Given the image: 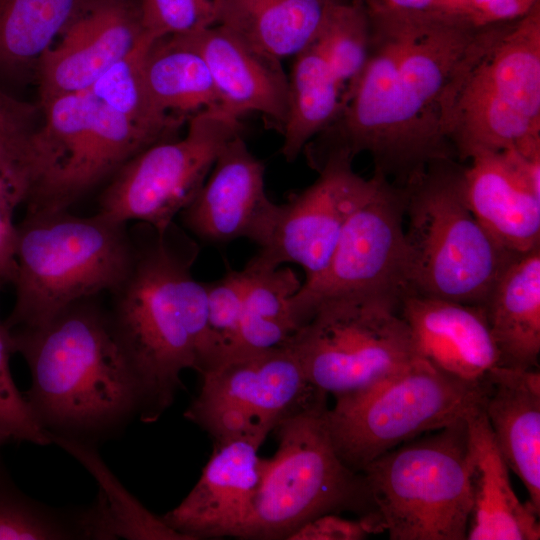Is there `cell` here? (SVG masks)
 I'll return each mask as SVG.
<instances>
[{
	"label": "cell",
	"instance_id": "44dd1931",
	"mask_svg": "<svg viewBox=\"0 0 540 540\" xmlns=\"http://www.w3.org/2000/svg\"><path fill=\"white\" fill-rule=\"evenodd\" d=\"M182 36L206 61L227 115L240 121L249 113H258L282 131L289 107V79L281 60L249 46L218 25Z\"/></svg>",
	"mask_w": 540,
	"mask_h": 540
},
{
	"label": "cell",
	"instance_id": "836d02e7",
	"mask_svg": "<svg viewBox=\"0 0 540 540\" xmlns=\"http://www.w3.org/2000/svg\"><path fill=\"white\" fill-rule=\"evenodd\" d=\"M83 536L78 517L67 521L0 481V540L69 539Z\"/></svg>",
	"mask_w": 540,
	"mask_h": 540
},
{
	"label": "cell",
	"instance_id": "7a4b0ae2",
	"mask_svg": "<svg viewBox=\"0 0 540 540\" xmlns=\"http://www.w3.org/2000/svg\"><path fill=\"white\" fill-rule=\"evenodd\" d=\"M130 231L132 261L107 313L138 383V412L153 422L172 404L181 373L206 366L207 290L192 275L198 244L178 224L136 222Z\"/></svg>",
	"mask_w": 540,
	"mask_h": 540
},
{
	"label": "cell",
	"instance_id": "e0dca14e",
	"mask_svg": "<svg viewBox=\"0 0 540 540\" xmlns=\"http://www.w3.org/2000/svg\"><path fill=\"white\" fill-rule=\"evenodd\" d=\"M265 167L241 134L218 155L206 181L180 213L192 234L209 243L246 238L262 247L274 224L278 204L265 190Z\"/></svg>",
	"mask_w": 540,
	"mask_h": 540
},
{
	"label": "cell",
	"instance_id": "ab89813d",
	"mask_svg": "<svg viewBox=\"0 0 540 540\" xmlns=\"http://www.w3.org/2000/svg\"><path fill=\"white\" fill-rule=\"evenodd\" d=\"M27 177L23 160L0 144V202L19 206L24 203Z\"/></svg>",
	"mask_w": 540,
	"mask_h": 540
},
{
	"label": "cell",
	"instance_id": "d590c367",
	"mask_svg": "<svg viewBox=\"0 0 540 540\" xmlns=\"http://www.w3.org/2000/svg\"><path fill=\"white\" fill-rule=\"evenodd\" d=\"M138 9L143 33L154 41L214 25L213 0H140Z\"/></svg>",
	"mask_w": 540,
	"mask_h": 540
},
{
	"label": "cell",
	"instance_id": "9c48e42d",
	"mask_svg": "<svg viewBox=\"0 0 540 540\" xmlns=\"http://www.w3.org/2000/svg\"><path fill=\"white\" fill-rule=\"evenodd\" d=\"M401 299L365 292L319 303L286 344L310 384L339 398L375 386L416 360Z\"/></svg>",
	"mask_w": 540,
	"mask_h": 540
},
{
	"label": "cell",
	"instance_id": "ee69618b",
	"mask_svg": "<svg viewBox=\"0 0 540 540\" xmlns=\"http://www.w3.org/2000/svg\"><path fill=\"white\" fill-rule=\"evenodd\" d=\"M3 284H5V283L0 281V289H1V286H3Z\"/></svg>",
	"mask_w": 540,
	"mask_h": 540
},
{
	"label": "cell",
	"instance_id": "8fae6325",
	"mask_svg": "<svg viewBox=\"0 0 540 540\" xmlns=\"http://www.w3.org/2000/svg\"><path fill=\"white\" fill-rule=\"evenodd\" d=\"M450 142L461 159L540 143V4L514 20L472 71Z\"/></svg>",
	"mask_w": 540,
	"mask_h": 540
},
{
	"label": "cell",
	"instance_id": "4dcf8cb0",
	"mask_svg": "<svg viewBox=\"0 0 540 540\" xmlns=\"http://www.w3.org/2000/svg\"><path fill=\"white\" fill-rule=\"evenodd\" d=\"M153 41L143 33L135 48L105 71L87 91L154 142H159L171 139L179 120L154 105L145 83L143 61Z\"/></svg>",
	"mask_w": 540,
	"mask_h": 540
},
{
	"label": "cell",
	"instance_id": "4316f807",
	"mask_svg": "<svg viewBox=\"0 0 540 540\" xmlns=\"http://www.w3.org/2000/svg\"><path fill=\"white\" fill-rule=\"evenodd\" d=\"M289 79V107L281 154L292 162L312 138L339 117L344 91L318 46L313 42L295 56Z\"/></svg>",
	"mask_w": 540,
	"mask_h": 540
},
{
	"label": "cell",
	"instance_id": "f546056e",
	"mask_svg": "<svg viewBox=\"0 0 540 540\" xmlns=\"http://www.w3.org/2000/svg\"><path fill=\"white\" fill-rule=\"evenodd\" d=\"M51 441L77 457L113 496L104 497L91 511L80 515L86 536L111 538L121 536L133 539L189 540L185 535L168 526L162 517L147 511L133 497L116 484L112 489V476L89 447L78 440L48 433Z\"/></svg>",
	"mask_w": 540,
	"mask_h": 540
},
{
	"label": "cell",
	"instance_id": "9a60e30c",
	"mask_svg": "<svg viewBox=\"0 0 540 540\" xmlns=\"http://www.w3.org/2000/svg\"><path fill=\"white\" fill-rule=\"evenodd\" d=\"M353 158L344 150H328L310 159L317 179L278 204L271 233L254 255L258 261L272 267L297 264L304 282L324 271L350 216L386 179L378 173L360 176Z\"/></svg>",
	"mask_w": 540,
	"mask_h": 540
},
{
	"label": "cell",
	"instance_id": "7c38bea8",
	"mask_svg": "<svg viewBox=\"0 0 540 540\" xmlns=\"http://www.w3.org/2000/svg\"><path fill=\"white\" fill-rule=\"evenodd\" d=\"M239 134L240 121L223 112L192 116L182 138L148 146L110 178L98 212L125 224L166 228L192 202L224 146Z\"/></svg>",
	"mask_w": 540,
	"mask_h": 540
},
{
	"label": "cell",
	"instance_id": "1f68e13d",
	"mask_svg": "<svg viewBox=\"0 0 540 540\" xmlns=\"http://www.w3.org/2000/svg\"><path fill=\"white\" fill-rule=\"evenodd\" d=\"M370 42V18L364 2L331 0L314 43L344 91V106L367 64Z\"/></svg>",
	"mask_w": 540,
	"mask_h": 540
},
{
	"label": "cell",
	"instance_id": "d6a6232c",
	"mask_svg": "<svg viewBox=\"0 0 540 540\" xmlns=\"http://www.w3.org/2000/svg\"><path fill=\"white\" fill-rule=\"evenodd\" d=\"M205 286L208 358L201 373L238 354L245 272L229 269L221 278L205 283Z\"/></svg>",
	"mask_w": 540,
	"mask_h": 540
},
{
	"label": "cell",
	"instance_id": "d6986e66",
	"mask_svg": "<svg viewBox=\"0 0 540 540\" xmlns=\"http://www.w3.org/2000/svg\"><path fill=\"white\" fill-rule=\"evenodd\" d=\"M263 442L250 436L215 441L199 480L179 505L162 516L165 523L189 540L236 538L264 471L265 459L258 454Z\"/></svg>",
	"mask_w": 540,
	"mask_h": 540
},
{
	"label": "cell",
	"instance_id": "484cf974",
	"mask_svg": "<svg viewBox=\"0 0 540 540\" xmlns=\"http://www.w3.org/2000/svg\"><path fill=\"white\" fill-rule=\"evenodd\" d=\"M143 72L149 95L162 113L190 118L203 111L225 113L206 61L185 36L153 41Z\"/></svg>",
	"mask_w": 540,
	"mask_h": 540
},
{
	"label": "cell",
	"instance_id": "f1b7e54d",
	"mask_svg": "<svg viewBox=\"0 0 540 540\" xmlns=\"http://www.w3.org/2000/svg\"><path fill=\"white\" fill-rule=\"evenodd\" d=\"M90 0H0V71L37 64Z\"/></svg>",
	"mask_w": 540,
	"mask_h": 540
},
{
	"label": "cell",
	"instance_id": "ba28073f",
	"mask_svg": "<svg viewBox=\"0 0 540 540\" xmlns=\"http://www.w3.org/2000/svg\"><path fill=\"white\" fill-rule=\"evenodd\" d=\"M25 157V213L65 211L156 143L88 91L41 103Z\"/></svg>",
	"mask_w": 540,
	"mask_h": 540
},
{
	"label": "cell",
	"instance_id": "e575fe53",
	"mask_svg": "<svg viewBox=\"0 0 540 540\" xmlns=\"http://www.w3.org/2000/svg\"><path fill=\"white\" fill-rule=\"evenodd\" d=\"M15 353L11 330L0 319V423L12 439L38 445L51 442L48 431L41 425L27 399L13 380L9 361Z\"/></svg>",
	"mask_w": 540,
	"mask_h": 540
},
{
	"label": "cell",
	"instance_id": "8d00e7d4",
	"mask_svg": "<svg viewBox=\"0 0 540 540\" xmlns=\"http://www.w3.org/2000/svg\"><path fill=\"white\" fill-rule=\"evenodd\" d=\"M383 531L375 513L366 514L357 520L328 513L302 525L288 540H360Z\"/></svg>",
	"mask_w": 540,
	"mask_h": 540
},
{
	"label": "cell",
	"instance_id": "5b68a950",
	"mask_svg": "<svg viewBox=\"0 0 540 540\" xmlns=\"http://www.w3.org/2000/svg\"><path fill=\"white\" fill-rule=\"evenodd\" d=\"M463 167L433 162L404 188L410 293L483 306L515 255L498 245L466 201Z\"/></svg>",
	"mask_w": 540,
	"mask_h": 540
},
{
	"label": "cell",
	"instance_id": "ffe728a7",
	"mask_svg": "<svg viewBox=\"0 0 540 540\" xmlns=\"http://www.w3.org/2000/svg\"><path fill=\"white\" fill-rule=\"evenodd\" d=\"M418 358L468 383H481L500 353L484 306L414 293L401 299Z\"/></svg>",
	"mask_w": 540,
	"mask_h": 540
},
{
	"label": "cell",
	"instance_id": "f35d334b",
	"mask_svg": "<svg viewBox=\"0 0 540 540\" xmlns=\"http://www.w3.org/2000/svg\"><path fill=\"white\" fill-rule=\"evenodd\" d=\"M462 15L477 25L510 22L527 15L540 0H458Z\"/></svg>",
	"mask_w": 540,
	"mask_h": 540
},
{
	"label": "cell",
	"instance_id": "2e32d148",
	"mask_svg": "<svg viewBox=\"0 0 540 540\" xmlns=\"http://www.w3.org/2000/svg\"><path fill=\"white\" fill-rule=\"evenodd\" d=\"M462 178L469 208L498 245L512 254L540 247V147L474 154Z\"/></svg>",
	"mask_w": 540,
	"mask_h": 540
},
{
	"label": "cell",
	"instance_id": "52a82bcc",
	"mask_svg": "<svg viewBox=\"0 0 540 540\" xmlns=\"http://www.w3.org/2000/svg\"><path fill=\"white\" fill-rule=\"evenodd\" d=\"M466 416L371 461L362 474L391 540H465L472 509Z\"/></svg>",
	"mask_w": 540,
	"mask_h": 540
},
{
	"label": "cell",
	"instance_id": "6da1fadb",
	"mask_svg": "<svg viewBox=\"0 0 540 540\" xmlns=\"http://www.w3.org/2000/svg\"><path fill=\"white\" fill-rule=\"evenodd\" d=\"M367 11V64L325 131L331 141L309 156L366 152L375 173L405 186L433 162L453 159L450 129L461 92L513 21L477 25L456 13Z\"/></svg>",
	"mask_w": 540,
	"mask_h": 540
},
{
	"label": "cell",
	"instance_id": "5bb4252c",
	"mask_svg": "<svg viewBox=\"0 0 540 540\" xmlns=\"http://www.w3.org/2000/svg\"><path fill=\"white\" fill-rule=\"evenodd\" d=\"M404 188L384 179L348 219L333 255L292 300L298 329L324 300L354 293H410L404 239Z\"/></svg>",
	"mask_w": 540,
	"mask_h": 540
},
{
	"label": "cell",
	"instance_id": "4fadbf2b",
	"mask_svg": "<svg viewBox=\"0 0 540 540\" xmlns=\"http://www.w3.org/2000/svg\"><path fill=\"white\" fill-rule=\"evenodd\" d=\"M200 375V390L185 417L213 442L247 436L265 440L318 392L286 345L236 354Z\"/></svg>",
	"mask_w": 540,
	"mask_h": 540
},
{
	"label": "cell",
	"instance_id": "cb8c5ba5",
	"mask_svg": "<svg viewBox=\"0 0 540 540\" xmlns=\"http://www.w3.org/2000/svg\"><path fill=\"white\" fill-rule=\"evenodd\" d=\"M483 306L499 349V365L539 368L540 247L510 259Z\"/></svg>",
	"mask_w": 540,
	"mask_h": 540
},
{
	"label": "cell",
	"instance_id": "60d3db41",
	"mask_svg": "<svg viewBox=\"0 0 540 540\" xmlns=\"http://www.w3.org/2000/svg\"><path fill=\"white\" fill-rule=\"evenodd\" d=\"M17 206L0 202V281L13 283L16 276V223L13 221Z\"/></svg>",
	"mask_w": 540,
	"mask_h": 540
},
{
	"label": "cell",
	"instance_id": "ac0fdd59",
	"mask_svg": "<svg viewBox=\"0 0 540 540\" xmlns=\"http://www.w3.org/2000/svg\"><path fill=\"white\" fill-rule=\"evenodd\" d=\"M142 36L138 5L130 0H90L37 64L41 103L87 91Z\"/></svg>",
	"mask_w": 540,
	"mask_h": 540
},
{
	"label": "cell",
	"instance_id": "7402d4cb",
	"mask_svg": "<svg viewBox=\"0 0 540 540\" xmlns=\"http://www.w3.org/2000/svg\"><path fill=\"white\" fill-rule=\"evenodd\" d=\"M482 407L507 466L540 514V371L497 365L483 379Z\"/></svg>",
	"mask_w": 540,
	"mask_h": 540
},
{
	"label": "cell",
	"instance_id": "8992f818",
	"mask_svg": "<svg viewBox=\"0 0 540 540\" xmlns=\"http://www.w3.org/2000/svg\"><path fill=\"white\" fill-rule=\"evenodd\" d=\"M326 396L318 391L272 431L277 450L265 459L251 511L236 538L288 540L324 514L374 512L362 474L334 448L325 421Z\"/></svg>",
	"mask_w": 540,
	"mask_h": 540
},
{
	"label": "cell",
	"instance_id": "74e56055",
	"mask_svg": "<svg viewBox=\"0 0 540 540\" xmlns=\"http://www.w3.org/2000/svg\"><path fill=\"white\" fill-rule=\"evenodd\" d=\"M36 109L0 92V144L18 155L25 164L30 139L38 127Z\"/></svg>",
	"mask_w": 540,
	"mask_h": 540
},
{
	"label": "cell",
	"instance_id": "83f0119b",
	"mask_svg": "<svg viewBox=\"0 0 540 540\" xmlns=\"http://www.w3.org/2000/svg\"><path fill=\"white\" fill-rule=\"evenodd\" d=\"M243 270L238 354L285 346L298 330L292 300L302 282L291 268L268 266L254 256Z\"/></svg>",
	"mask_w": 540,
	"mask_h": 540
},
{
	"label": "cell",
	"instance_id": "30bf717a",
	"mask_svg": "<svg viewBox=\"0 0 540 540\" xmlns=\"http://www.w3.org/2000/svg\"><path fill=\"white\" fill-rule=\"evenodd\" d=\"M483 394V380L468 383L417 358L375 386L335 398L325 421L340 458L361 472L387 451L464 418Z\"/></svg>",
	"mask_w": 540,
	"mask_h": 540
},
{
	"label": "cell",
	"instance_id": "d4e9b609",
	"mask_svg": "<svg viewBox=\"0 0 540 540\" xmlns=\"http://www.w3.org/2000/svg\"><path fill=\"white\" fill-rule=\"evenodd\" d=\"M331 0H213L214 25L278 60L316 39Z\"/></svg>",
	"mask_w": 540,
	"mask_h": 540
},
{
	"label": "cell",
	"instance_id": "277c9868",
	"mask_svg": "<svg viewBox=\"0 0 540 540\" xmlns=\"http://www.w3.org/2000/svg\"><path fill=\"white\" fill-rule=\"evenodd\" d=\"M127 225L99 212L25 213L16 224L15 303L6 327H36L77 302L111 292L133 257Z\"/></svg>",
	"mask_w": 540,
	"mask_h": 540
},
{
	"label": "cell",
	"instance_id": "603a6c76",
	"mask_svg": "<svg viewBox=\"0 0 540 540\" xmlns=\"http://www.w3.org/2000/svg\"><path fill=\"white\" fill-rule=\"evenodd\" d=\"M466 421L472 455V509L466 539H540L539 515L516 495L482 403L466 415Z\"/></svg>",
	"mask_w": 540,
	"mask_h": 540
},
{
	"label": "cell",
	"instance_id": "3957f363",
	"mask_svg": "<svg viewBox=\"0 0 540 540\" xmlns=\"http://www.w3.org/2000/svg\"><path fill=\"white\" fill-rule=\"evenodd\" d=\"M94 298L42 325L11 330L31 372L25 398L48 432L65 437L107 431L139 411L137 380Z\"/></svg>",
	"mask_w": 540,
	"mask_h": 540
},
{
	"label": "cell",
	"instance_id": "b9f144b4",
	"mask_svg": "<svg viewBox=\"0 0 540 540\" xmlns=\"http://www.w3.org/2000/svg\"><path fill=\"white\" fill-rule=\"evenodd\" d=\"M363 2L370 10L400 14H461L458 0H363Z\"/></svg>",
	"mask_w": 540,
	"mask_h": 540
},
{
	"label": "cell",
	"instance_id": "7bdbcfd3",
	"mask_svg": "<svg viewBox=\"0 0 540 540\" xmlns=\"http://www.w3.org/2000/svg\"><path fill=\"white\" fill-rule=\"evenodd\" d=\"M11 438V433L0 423V446Z\"/></svg>",
	"mask_w": 540,
	"mask_h": 540
}]
</instances>
